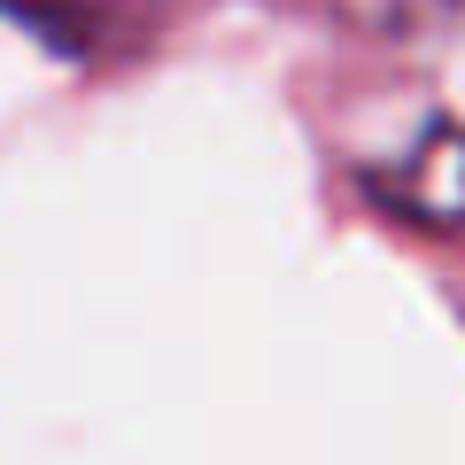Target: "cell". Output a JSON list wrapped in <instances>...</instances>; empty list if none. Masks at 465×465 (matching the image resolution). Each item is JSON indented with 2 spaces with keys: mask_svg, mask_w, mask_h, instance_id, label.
<instances>
[{
  "mask_svg": "<svg viewBox=\"0 0 465 465\" xmlns=\"http://www.w3.org/2000/svg\"><path fill=\"white\" fill-rule=\"evenodd\" d=\"M381 194L434 232H465V133H434Z\"/></svg>",
  "mask_w": 465,
  "mask_h": 465,
  "instance_id": "cell-1",
  "label": "cell"
},
{
  "mask_svg": "<svg viewBox=\"0 0 465 465\" xmlns=\"http://www.w3.org/2000/svg\"><path fill=\"white\" fill-rule=\"evenodd\" d=\"M357 32H381V39H411V32H434L465 8V0H333Z\"/></svg>",
  "mask_w": 465,
  "mask_h": 465,
  "instance_id": "cell-2",
  "label": "cell"
}]
</instances>
